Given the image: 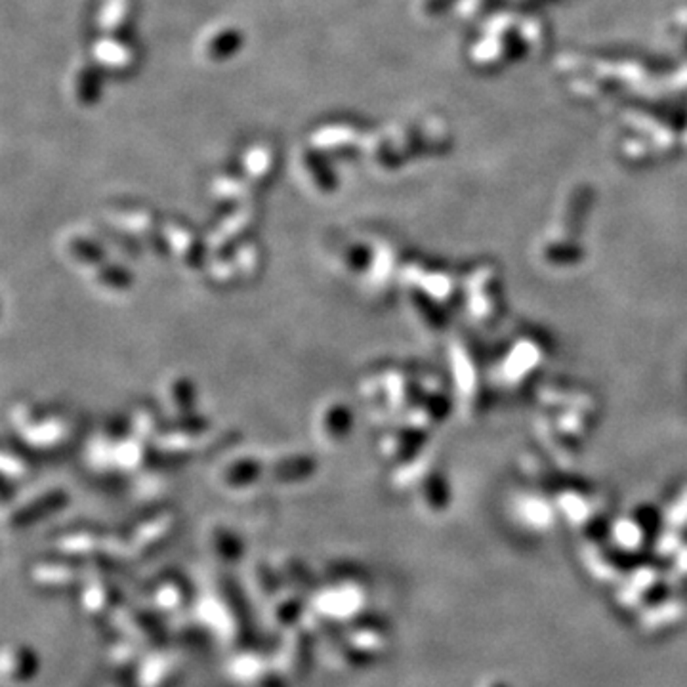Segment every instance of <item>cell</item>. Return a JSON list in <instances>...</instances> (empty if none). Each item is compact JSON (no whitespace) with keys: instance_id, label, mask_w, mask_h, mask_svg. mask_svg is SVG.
<instances>
[{"instance_id":"cell-1","label":"cell","mask_w":687,"mask_h":687,"mask_svg":"<svg viewBox=\"0 0 687 687\" xmlns=\"http://www.w3.org/2000/svg\"><path fill=\"white\" fill-rule=\"evenodd\" d=\"M94 56L96 60L103 65L111 69V72H127V69L132 65L134 54L132 50L120 43V39H103L96 44L94 48Z\"/></svg>"},{"instance_id":"cell-2","label":"cell","mask_w":687,"mask_h":687,"mask_svg":"<svg viewBox=\"0 0 687 687\" xmlns=\"http://www.w3.org/2000/svg\"><path fill=\"white\" fill-rule=\"evenodd\" d=\"M129 20H130L129 0H108L100 15V25L105 33L113 34L115 39H120L122 34H127Z\"/></svg>"},{"instance_id":"cell-3","label":"cell","mask_w":687,"mask_h":687,"mask_svg":"<svg viewBox=\"0 0 687 687\" xmlns=\"http://www.w3.org/2000/svg\"><path fill=\"white\" fill-rule=\"evenodd\" d=\"M358 134L351 127L337 125V127H325L317 130L313 136V144L317 149L323 151H346L351 149L356 144Z\"/></svg>"},{"instance_id":"cell-4","label":"cell","mask_w":687,"mask_h":687,"mask_svg":"<svg viewBox=\"0 0 687 687\" xmlns=\"http://www.w3.org/2000/svg\"><path fill=\"white\" fill-rule=\"evenodd\" d=\"M243 44V34L237 29H222L220 33L213 34L206 43V56L210 60H225L232 58L235 52Z\"/></svg>"},{"instance_id":"cell-5","label":"cell","mask_w":687,"mask_h":687,"mask_svg":"<svg viewBox=\"0 0 687 687\" xmlns=\"http://www.w3.org/2000/svg\"><path fill=\"white\" fill-rule=\"evenodd\" d=\"M77 98L82 103H94L100 98L101 91V75L96 67H84L81 69V73L77 77Z\"/></svg>"},{"instance_id":"cell-6","label":"cell","mask_w":687,"mask_h":687,"mask_svg":"<svg viewBox=\"0 0 687 687\" xmlns=\"http://www.w3.org/2000/svg\"><path fill=\"white\" fill-rule=\"evenodd\" d=\"M246 167L253 176H263L272 167V155L268 149L254 148L249 157H246Z\"/></svg>"}]
</instances>
